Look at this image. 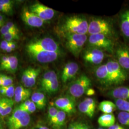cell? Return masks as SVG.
I'll return each mask as SVG.
<instances>
[{
    "label": "cell",
    "instance_id": "1",
    "mask_svg": "<svg viewBox=\"0 0 129 129\" xmlns=\"http://www.w3.org/2000/svg\"><path fill=\"white\" fill-rule=\"evenodd\" d=\"M88 23L87 19L81 16H72L65 19L62 24L60 30L64 36L69 34L86 35Z\"/></svg>",
    "mask_w": 129,
    "mask_h": 129
},
{
    "label": "cell",
    "instance_id": "2",
    "mask_svg": "<svg viewBox=\"0 0 129 129\" xmlns=\"http://www.w3.org/2000/svg\"><path fill=\"white\" fill-rule=\"evenodd\" d=\"M88 33L90 35H103L111 39L115 35L114 29L111 22L101 18L92 19L88 23Z\"/></svg>",
    "mask_w": 129,
    "mask_h": 129
},
{
    "label": "cell",
    "instance_id": "3",
    "mask_svg": "<svg viewBox=\"0 0 129 129\" xmlns=\"http://www.w3.org/2000/svg\"><path fill=\"white\" fill-rule=\"evenodd\" d=\"M91 86L90 78L85 74H82L70 84L68 89V96L75 99L82 96Z\"/></svg>",
    "mask_w": 129,
    "mask_h": 129
},
{
    "label": "cell",
    "instance_id": "4",
    "mask_svg": "<svg viewBox=\"0 0 129 129\" xmlns=\"http://www.w3.org/2000/svg\"><path fill=\"white\" fill-rule=\"evenodd\" d=\"M106 64L109 73V86L119 85L127 80V72L120 66L117 61L109 60Z\"/></svg>",
    "mask_w": 129,
    "mask_h": 129
},
{
    "label": "cell",
    "instance_id": "5",
    "mask_svg": "<svg viewBox=\"0 0 129 129\" xmlns=\"http://www.w3.org/2000/svg\"><path fill=\"white\" fill-rule=\"evenodd\" d=\"M31 121V117L27 112L18 107L14 108L11 115L7 120L8 129H21L28 126Z\"/></svg>",
    "mask_w": 129,
    "mask_h": 129
},
{
    "label": "cell",
    "instance_id": "6",
    "mask_svg": "<svg viewBox=\"0 0 129 129\" xmlns=\"http://www.w3.org/2000/svg\"><path fill=\"white\" fill-rule=\"evenodd\" d=\"M65 45L68 50L78 57L87 41V36L83 34H69L64 36Z\"/></svg>",
    "mask_w": 129,
    "mask_h": 129
},
{
    "label": "cell",
    "instance_id": "7",
    "mask_svg": "<svg viewBox=\"0 0 129 129\" xmlns=\"http://www.w3.org/2000/svg\"><path fill=\"white\" fill-rule=\"evenodd\" d=\"M28 50H39L43 51L61 53L58 44L50 37H45L30 42L26 46Z\"/></svg>",
    "mask_w": 129,
    "mask_h": 129
},
{
    "label": "cell",
    "instance_id": "8",
    "mask_svg": "<svg viewBox=\"0 0 129 129\" xmlns=\"http://www.w3.org/2000/svg\"><path fill=\"white\" fill-rule=\"evenodd\" d=\"M40 87L44 92L49 95L58 91L59 81L54 71L49 70L44 74L40 80Z\"/></svg>",
    "mask_w": 129,
    "mask_h": 129
},
{
    "label": "cell",
    "instance_id": "9",
    "mask_svg": "<svg viewBox=\"0 0 129 129\" xmlns=\"http://www.w3.org/2000/svg\"><path fill=\"white\" fill-rule=\"evenodd\" d=\"M88 42L90 47H95L111 54L114 51V44L112 40L104 35H91Z\"/></svg>",
    "mask_w": 129,
    "mask_h": 129
},
{
    "label": "cell",
    "instance_id": "10",
    "mask_svg": "<svg viewBox=\"0 0 129 129\" xmlns=\"http://www.w3.org/2000/svg\"><path fill=\"white\" fill-rule=\"evenodd\" d=\"M31 58L39 63L46 64L57 60L61 55V53L43 51L39 50H26Z\"/></svg>",
    "mask_w": 129,
    "mask_h": 129
},
{
    "label": "cell",
    "instance_id": "11",
    "mask_svg": "<svg viewBox=\"0 0 129 129\" xmlns=\"http://www.w3.org/2000/svg\"><path fill=\"white\" fill-rule=\"evenodd\" d=\"M84 60L90 64L98 65L101 64L104 58L103 51L93 47H89L83 52Z\"/></svg>",
    "mask_w": 129,
    "mask_h": 129
},
{
    "label": "cell",
    "instance_id": "12",
    "mask_svg": "<svg viewBox=\"0 0 129 129\" xmlns=\"http://www.w3.org/2000/svg\"><path fill=\"white\" fill-rule=\"evenodd\" d=\"M54 104L57 109L63 111L69 115L73 114L76 111L75 99L69 96L57 99Z\"/></svg>",
    "mask_w": 129,
    "mask_h": 129
},
{
    "label": "cell",
    "instance_id": "13",
    "mask_svg": "<svg viewBox=\"0 0 129 129\" xmlns=\"http://www.w3.org/2000/svg\"><path fill=\"white\" fill-rule=\"evenodd\" d=\"M29 10L44 21L51 20L55 14L54 10L39 3H36L31 5Z\"/></svg>",
    "mask_w": 129,
    "mask_h": 129
},
{
    "label": "cell",
    "instance_id": "14",
    "mask_svg": "<svg viewBox=\"0 0 129 129\" xmlns=\"http://www.w3.org/2000/svg\"><path fill=\"white\" fill-rule=\"evenodd\" d=\"M79 71V66L76 62H69L63 68L62 71L61 79L63 83L66 84L72 81Z\"/></svg>",
    "mask_w": 129,
    "mask_h": 129
},
{
    "label": "cell",
    "instance_id": "15",
    "mask_svg": "<svg viewBox=\"0 0 129 129\" xmlns=\"http://www.w3.org/2000/svg\"><path fill=\"white\" fill-rule=\"evenodd\" d=\"M117 61L120 66L129 72V48L125 45L118 46L116 50Z\"/></svg>",
    "mask_w": 129,
    "mask_h": 129
},
{
    "label": "cell",
    "instance_id": "16",
    "mask_svg": "<svg viewBox=\"0 0 129 129\" xmlns=\"http://www.w3.org/2000/svg\"><path fill=\"white\" fill-rule=\"evenodd\" d=\"M21 18L25 24L32 27H40L44 23L43 20L27 8L22 11Z\"/></svg>",
    "mask_w": 129,
    "mask_h": 129
},
{
    "label": "cell",
    "instance_id": "17",
    "mask_svg": "<svg viewBox=\"0 0 129 129\" xmlns=\"http://www.w3.org/2000/svg\"><path fill=\"white\" fill-rule=\"evenodd\" d=\"M96 102L91 98H87L79 103L78 109L79 111L90 118H92L94 115Z\"/></svg>",
    "mask_w": 129,
    "mask_h": 129
},
{
    "label": "cell",
    "instance_id": "18",
    "mask_svg": "<svg viewBox=\"0 0 129 129\" xmlns=\"http://www.w3.org/2000/svg\"><path fill=\"white\" fill-rule=\"evenodd\" d=\"M107 94L115 100L129 101V87H119L114 88L109 91Z\"/></svg>",
    "mask_w": 129,
    "mask_h": 129
},
{
    "label": "cell",
    "instance_id": "19",
    "mask_svg": "<svg viewBox=\"0 0 129 129\" xmlns=\"http://www.w3.org/2000/svg\"><path fill=\"white\" fill-rule=\"evenodd\" d=\"M31 90L22 86H19L15 88L14 101L16 103L23 102L27 100L32 95Z\"/></svg>",
    "mask_w": 129,
    "mask_h": 129
},
{
    "label": "cell",
    "instance_id": "20",
    "mask_svg": "<svg viewBox=\"0 0 129 129\" xmlns=\"http://www.w3.org/2000/svg\"><path fill=\"white\" fill-rule=\"evenodd\" d=\"M120 28L123 37L129 40V9L125 10L120 14Z\"/></svg>",
    "mask_w": 129,
    "mask_h": 129
},
{
    "label": "cell",
    "instance_id": "21",
    "mask_svg": "<svg viewBox=\"0 0 129 129\" xmlns=\"http://www.w3.org/2000/svg\"><path fill=\"white\" fill-rule=\"evenodd\" d=\"M95 76L97 79L102 85L109 86V73L106 64L99 66L95 70Z\"/></svg>",
    "mask_w": 129,
    "mask_h": 129
},
{
    "label": "cell",
    "instance_id": "22",
    "mask_svg": "<svg viewBox=\"0 0 129 129\" xmlns=\"http://www.w3.org/2000/svg\"><path fill=\"white\" fill-rule=\"evenodd\" d=\"M31 100L35 103L38 109L43 110L45 108L46 105V98L43 93L41 92L33 93Z\"/></svg>",
    "mask_w": 129,
    "mask_h": 129
},
{
    "label": "cell",
    "instance_id": "23",
    "mask_svg": "<svg viewBox=\"0 0 129 129\" xmlns=\"http://www.w3.org/2000/svg\"><path fill=\"white\" fill-rule=\"evenodd\" d=\"M98 122L101 127L109 128L115 124V117L113 114H104L99 118Z\"/></svg>",
    "mask_w": 129,
    "mask_h": 129
},
{
    "label": "cell",
    "instance_id": "24",
    "mask_svg": "<svg viewBox=\"0 0 129 129\" xmlns=\"http://www.w3.org/2000/svg\"><path fill=\"white\" fill-rule=\"evenodd\" d=\"M67 118V113L63 111L59 110L55 120L51 126L54 129H62L64 126Z\"/></svg>",
    "mask_w": 129,
    "mask_h": 129
},
{
    "label": "cell",
    "instance_id": "25",
    "mask_svg": "<svg viewBox=\"0 0 129 129\" xmlns=\"http://www.w3.org/2000/svg\"><path fill=\"white\" fill-rule=\"evenodd\" d=\"M117 109L115 104L109 101H104L99 105V109L104 114H112Z\"/></svg>",
    "mask_w": 129,
    "mask_h": 129
},
{
    "label": "cell",
    "instance_id": "26",
    "mask_svg": "<svg viewBox=\"0 0 129 129\" xmlns=\"http://www.w3.org/2000/svg\"><path fill=\"white\" fill-rule=\"evenodd\" d=\"M18 60L17 57L15 55L10 56V60L8 64L3 68L1 70H5L10 73H15L18 69Z\"/></svg>",
    "mask_w": 129,
    "mask_h": 129
},
{
    "label": "cell",
    "instance_id": "27",
    "mask_svg": "<svg viewBox=\"0 0 129 129\" xmlns=\"http://www.w3.org/2000/svg\"><path fill=\"white\" fill-rule=\"evenodd\" d=\"M41 70L40 69L33 68H31V72L29 76V78L27 82L24 87L26 88H29L33 87L36 83L37 79L38 76L40 73Z\"/></svg>",
    "mask_w": 129,
    "mask_h": 129
},
{
    "label": "cell",
    "instance_id": "28",
    "mask_svg": "<svg viewBox=\"0 0 129 129\" xmlns=\"http://www.w3.org/2000/svg\"><path fill=\"white\" fill-rule=\"evenodd\" d=\"M18 107L20 109L27 112L29 114L35 112L37 109L35 103L31 100L29 99L22 102Z\"/></svg>",
    "mask_w": 129,
    "mask_h": 129
},
{
    "label": "cell",
    "instance_id": "29",
    "mask_svg": "<svg viewBox=\"0 0 129 129\" xmlns=\"http://www.w3.org/2000/svg\"><path fill=\"white\" fill-rule=\"evenodd\" d=\"M14 85L8 87L0 86V94L9 99H12L14 97Z\"/></svg>",
    "mask_w": 129,
    "mask_h": 129
},
{
    "label": "cell",
    "instance_id": "30",
    "mask_svg": "<svg viewBox=\"0 0 129 129\" xmlns=\"http://www.w3.org/2000/svg\"><path fill=\"white\" fill-rule=\"evenodd\" d=\"M115 104L117 109L120 111L129 113V101L121 100H115Z\"/></svg>",
    "mask_w": 129,
    "mask_h": 129
},
{
    "label": "cell",
    "instance_id": "31",
    "mask_svg": "<svg viewBox=\"0 0 129 129\" xmlns=\"http://www.w3.org/2000/svg\"><path fill=\"white\" fill-rule=\"evenodd\" d=\"M58 111L59 110L57 109L55 106H49L48 107L47 112V120L50 125L54 120H55Z\"/></svg>",
    "mask_w": 129,
    "mask_h": 129
},
{
    "label": "cell",
    "instance_id": "32",
    "mask_svg": "<svg viewBox=\"0 0 129 129\" xmlns=\"http://www.w3.org/2000/svg\"><path fill=\"white\" fill-rule=\"evenodd\" d=\"M118 120L121 124L129 127V113L121 111L118 114Z\"/></svg>",
    "mask_w": 129,
    "mask_h": 129
},
{
    "label": "cell",
    "instance_id": "33",
    "mask_svg": "<svg viewBox=\"0 0 129 129\" xmlns=\"http://www.w3.org/2000/svg\"><path fill=\"white\" fill-rule=\"evenodd\" d=\"M14 103V101L12 99H9L1 116L2 117H5L10 114L13 110Z\"/></svg>",
    "mask_w": 129,
    "mask_h": 129
},
{
    "label": "cell",
    "instance_id": "34",
    "mask_svg": "<svg viewBox=\"0 0 129 129\" xmlns=\"http://www.w3.org/2000/svg\"><path fill=\"white\" fill-rule=\"evenodd\" d=\"M1 75L3 81L2 86L8 87L13 85V79L12 77L5 75V74H1Z\"/></svg>",
    "mask_w": 129,
    "mask_h": 129
},
{
    "label": "cell",
    "instance_id": "35",
    "mask_svg": "<svg viewBox=\"0 0 129 129\" xmlns=\"http://www.w3.org/2000/svg\"><path fill=\"white\" fill-rule=\"evenodd\" d=\"M3 37L4 38V40L8 42L14 41V40H18L20 38L19 33L15 32L8 33Z\"/></svg>",
    "mask_w": 129,
    "mask_h": 129
},
{
    "label": "cell",
    "instance_id": "36",
    "mask_svg": "<svg viewBox=\"0 0 129 129\" xmlns=\"http://www.w3.org/2000/svg\"><path fill=\"white\" fill-rule=\"evenodd\" d=\"M31 68H28L24 70L21 77V82L23 84L24 87L26 85L27 82L29 78V76L31 72Z\"/></svg>",
    "mask_w": 129,
    "mask_h": 129
},
{
    "label": "cell",
    "instance_id": "37",
    "mask_svg": "<svg viewBox=\"0 0 129 129\" xmlns=\"http://www.w3.org/2000/svg\"><path fill=\"white\" fill-rule=\"evenodd\" d=\"M14 2L11 0H0V5L13 10L14 7Z\"/></svg>",
    "mask_w": 129,
    "mask_h": 129
},
{
    "label": "cell",
    "instance_id": "38",
    "mask_svg": "<svg viewBox=\"0 0 129 129\" xmlns=\"http://www.w3.org/2000/svg\"><path fill=\"white\" fill-rule=\"evenodd\" d=\"M9 99V98L6 97H0V116L3 111H4Z\"/></svg>",
    "mask_w": 129,
    "mask_h": 129
},
{
    "label": "cell",
    "instance_id": "39",
    "mask_svg": "<svg viewBox=\"0 0 129 129\" xmlns=\"http://www.w3.org/2000/svg\"><path fill=\"white\" fill-rule=\"evenodd\" d=\"M13 32L17 33L15 32V31H14L12 29H11L6 24H5L4 26H3L0 29V33L1 34V35H2V37H3L5 35H6L8 33Z\"/></svg>",
    "mask_w": 129,
    "mask_h": 129
},
{
    "label": "cell",
    "instance_id": "40",
    "mask_svg": "<svg viewBox=\"0 0 129 129\" xmlns=\"http://www.w3.org/2000/svg\"><path fill=\"white\" fill-rule=\"evenodd\" d=\"M10 60V56H3L1 59L0 62V69H2L5 66L8 64Z\"/></svg>",
    "mask_w": 129,
    "mask_h": 129
},
{
    "label": "cell",
    "instance_id": "41",
    "mask_svg": "<svg viewBox=\"0 0 129 129\" xmlns=\"http://www.w3.org/2000/svg\"><path fill=\"white\" fill-rule=\"evenodd\" d=\"M10 43V42L4 40L3 41L1 42L0 44V48L4 52H6L8 47L9 46Z\"/></svg>",
    "mask_w": 129,
    "mask_h": 129
},
{
    "label": "cell",
    "instance_id": "42",
    "mask_svg": "<svg viewBox=\"0 0 129 129\" xmlns=\"http://www.w3.org/2000/svg\"><path fill=\"white\" fill-rule=\"evenodd\" d=\"M6 25L8 27L10 28L11 29H12V30H13L14 31H15V32H16L19 33L18 28H17V26H16L14 23H13V22H7V23H6Z\"/></svg>",
    "mask_w": 129,
    "mask_h": 129
},
{
    "label": "cell",
    "instance_id": "43",
    "mask_svg": "<svg viewBox=\"0 0 129 129\" xmlns=\"http://www.w3.org/2000/svg\"><path fill=\"white\" fill-rule=\"evenodd\" d=\"M12 12H13V10L10 9L9 8L5 7L2 5H0V12L9 14H11Z\"/></svg>",
    "mask_w": 129,
    "mask_h": 129
},
{
    "label": "cell",
    "instance_id": "44",
    "mask_svg": "<svg viewBox=\"0 0 129 129\" xmlns=\"http://www.w3.org/2000/svg\"><path fill=\"white\" fill-rule=\"evenodd\" d=\"M86 93L88 96H92L95 93V91L93 89L89 88L87 90Z\"/></svg>",
    "mask_w": 129,
    "mask_h": 129
},
{
    "label": "cell",
    "instance_id": "45",
    "mask_svg": "<svg viewBox=\"0 0 129 129\" xmlns=\"http://www.w3.org/2000/svg\"><path fill=\"white\" fill-rule=\"evenodd\" d=\"M5 17L3 15L0 14V28L4 26L5 24Z\"/></svg>",
    "mask_w": 129,
    "mask_h": 129
},
{
    "label": "cell",
    "instance_id": "46",
    "mask_svg": "<svg viewBox=\"0 0 129 129\" xmlns=\"http://www.w3.org/2000/svg\"><path fill=\"white\" fill-rule=\"evenodd\" d=\"M77 122H74L70 123L67 129H77Z\"/></svg>",
    "mask_w": 129,
    "mask_h": 129
},
{
    "label": "cell",
    "instance_id": "47",
    "mask_svg": "<svg viewBox=\"0 0 129 129\" xmlns=\"http://www.w3.org/2000/svg\"><path fill=\"white\" fill-rule=\"evenodd\" d=\"M108 129H124V128L120 125L116 124L113 125V126L109 127Z\"/></svg>",
    "mask_w": 129,
    "mask_h": 129
},
{
    "label": "cell",
    "instance_id": "48",
    "mask_svg": "<svg viewBox=\"0 0 129 129\" xmlns=\"http://www.w3.org/2000/svg\"><path fill=\"white\" fill-rule=\"evenodd\" d=\"M36 129H50L48 127L44 125H38Z\"/></svg>",
    "mask_w": 129,
    "mask_h": 129
},
{
    "label": "cell",
    "instance_id": "49",
    "mask_svg": "<svg viewBox=\"0 0 129 129\" xmlns=\"http://www.w3.org/2000/svg\"><path fill=\"white\" fill-rule=\"evenodd\" d=\"M82 129H91L90 127L88 125L84 123H82Z\"/></svg>",
    "mask_w": 129,
    "mask_h": 129
},
{
    "label": "cell",
    "instance_id": "50",
    "mask_svg": "<svg viewBox=\"0 0 129 129\" xmlns=\"http://www.w3.org/2000/svg\"><path fill=\"white\" fill-rule=\"evenodd\" d=\"M77 129H82V122H77Z\"/></svg>",
    "mask_w": 129,
    "mask_h": 129
},
{
    "label": "cell",
    "instance_id": "51",
    "mask_svg": "<svg viewBox=\"0 0 129 129\" xmlns=\"http://www.w3.org/2000/svg\"><path fill=\"white\" fill-rule=\"evenodd\" d=\"M2 83H3V81H2V75L0 74V86H2Z\"/></svg>",
    "mask_w": 129,
    "mask_h": 129
},
{
    "label": "cell",
    "instance_id": "52",
    "mask_svg": "<svg viewBox=\"0 0 129 129\" xmlns=\"http://www.w3.org/2000/svg\"><path fill=\"white\" fill-rule=\"evenodd\" d=\"M0 129H3V126H2V125L1 123H0Z\"/></svg>",
    "mask_w": 129,
    "mask_h": 129
},
{
    "label": "cell",
    "instance_id": "53",
    "mask_svg": "<svg viewBox=\"0 0 129 129\" xmlns=\"http://www.w3.org/2000/svg\"><path fill=\"white\" fill-rule=\"evenodd\" d=\"M98 129H104L102 127H100V128H99Z\"/></svg>",
    "mask_w": 129,
    "mask_h": 129
}]
</instances>
